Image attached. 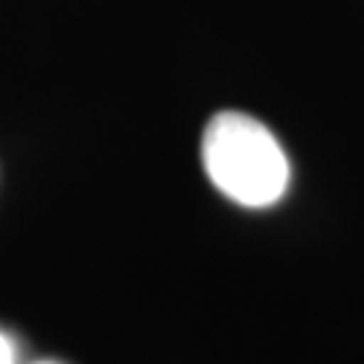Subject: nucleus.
<instances>
[{
	"label": "nucleus",
	"instance_id": "nucleus-1",
	"mask_svg": "<svg viewBox=\"0 0 364 364\" xmlns=\"http://www.w3.org/2000/svg\"><path fill=\"white\" fill-rule=\"evenodd\" d=\"M203 168L227 200L270 208L289 189V159L259 119L240 111L210 117L203 132Z\"/></svg>",
	"mask_w": 364,
	"mask_h": 364
},
{
	"label": "nucleus",
	"instance_id": "nucleus-2",
	"mask_svg": "<svg viewBox=\"0 0 364 364\" xmlns=\"http://www.w3.org/2000/svg\"><path fill=\"white\" fill-rule=\"evenodd\" d=\"M0 364H14V346L6 335H0Z\"/></svg>",
	"mask_w": 364,
	"mask_h": 364
},
{
	"label": "nucleus",
	"instance_id": "nucleus-3",
	"mask_svg": "<svg viewBox=\"0 0 364 364\" xmlns=\"http://www.w3.org/2000/svg\"><path fill=\"white\" fill-rule=\"evenodd\" d=\"M43 364H49V362H43Z\"/></svg>",
	"mask_w": 364,
	"mask_h": 364
}]
</instances>
